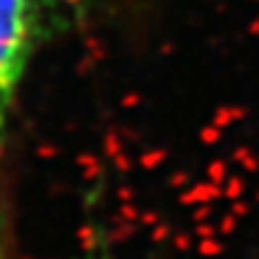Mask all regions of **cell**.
Returning <instances> with one entry per match:
<instances>
[{
  "mask_svg": "<svg viewBox=\"0 0 259 259\" xmlns=\"http://www.w3.org/2000/svg\"><path fill=\"white\" fill-rule=\"evenodd\" d=\"M0 259H3V257H0Z\"/></svg>",
  "mask_w": 259,
  "mask_h": 259,
  "instance_id": "7a4b0ae2",
  "label": "cell"
},
{
  "mask_svg": "<svg viewBox=\"0 0 259 259\" xmlns=\"http://www.w3.org/2000/svg\"><path fill=\"white\" fill-rule=\"evenodd\" d=\"M34 44V3L0 0V142Z\"/></svg>",
  "mask_w": 259,
  "mask_h": 259,
  "instance_id": "6da1fadb",
  "label": "cell"
}]
</instances>
